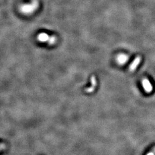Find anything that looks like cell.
I'll list each match as a JSON object with an SVG mask.
<instances>
[{
	"label": "cell",
	"mask_w": 155,
	"mask_h": 155,
	"mask_svg": "<svg viewBox=\"0 0 155 155\" xmlns=\"http://www.w3.org/2000/svg\"><path fill=\"white\" fill-rule=\"evenodd\" d=\"M37 40L40 42H47L49 44H53L57 41V39L53 36H49L46 33H41L37 35Z\"/></svg>",
	"instance_id": "6da1fadb"
},
{
	"label": "cell",
	"mask_w": 155,
	"mask_h": 155,
	"mask_svg": "<svg viewBox=\"0 0 155 155\" xmlns=\"http://www.w3.org/2000/svg\"><path fill=\"white\" fill-rule=\"evenodd\" d=\"M37 8V3H33L31 4H28V5H25L22 6L21 8V10L22 12L25 14H30L36 9Z\"/></svg>",
	"instance_id": "7a4b0ae2"
},
{
	"label": "cell",
	"mask_w": 155,
	"mask_h": 155,
	"mask_svg": "<svg viewBox=\"0 0 155 155\" xmlns=\"http://www.w3.org/2000/svg\"><path fill=\"white\" fill-rule=\"evenodd\" d=\"M142 85L144 90L148 93H151L153 90V87L151 83L147 78H145L142 80Z\"/></svg>",
	"instance_id": "3957f363"
},
{
	"label": "cell",
	"mask_w": 155,
	"mask_h": 155,
	"mask_svg": "<svg viewBox=\"0 0 155 155\" xmlns=\"http://www.w3.org/2000/svg\"><path fill=\"white\" fill-rule=\"evenodd\" d=\"M141 57L140 56L137 57L135 59H134L133 62L132 63L131 65L129 66V71H134L135 69L137 68V67H138L139 64L141 63Z\"/></svg>",
	"instance_id": "277c9868"
},
{
	"label": "cell",
	"mask_w": 155,
	"mask_h": 155,
	"mask_svg": "<svg viewBox=\"0 0 155 155\" xmlns=\"http://www.w3.org/2000/svg\"><path fill=\"white\" fill-rule=\"evenodd\" d=\"M90 81H91V86L89 87H87V88L85 89V91H86L87 93H92V92L94 91V90L95 89L96 84H97L95 76L94 75H93L91 76Z\"/></svg>",
	"instance_id": "5b68a950"
},
{
	"label": "cell",
	"mask_w": 155,
	"mask_h": 155,
	"mask_svg": "<svg viewBox=\"0 0 155 155\" xmlns=\"http://www.w3.org/2000/svg\"><path fill=\"white\" fill-rule=\"evenodd\" d=\"M117 60L118 63H120L121 64H125V63H126L128 62V57L125 54H120L117 57Z\"/></svg>",
	"instance_id": "8992f818"
},
{
	"label": "cell",
	"mask_w": 155,
	"mask_h": 155,
	"mask_svg": "<svg viewBox=\"0 0 155 155\" xmlns=\"http://www.w3.org/2000/svg\"><path fill=\"white\" fill-rule=\"evenodd\" d=\"M5 148V145L4 144H0V151H1L2 150L4 149Z\"/></svg>",
	"instance_id": "52a82bcc"
},
{
	"label": "cell",
	"mask_w": 155,
	"mask_h": 155,
	"mask_svg": "<svg viewBox=\"0 0 155 155\" xmlns=\"http://www.w3.org/2000/svg\"><path fill=\"white\" fill-rule=\"evenodd\" d=\"M147 155H154L153 153H148Z\"/></svg>",
	"instance_id": "ba28073f"
}]
</instances>
